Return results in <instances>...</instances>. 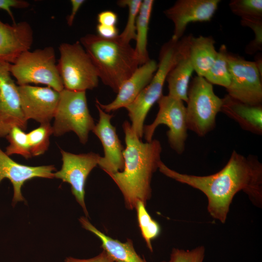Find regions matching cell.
Masks as SVG:
<instances>
[{
  "label": "cell",
  "instance_id": "obj_1",
  "mask_svg": "<svg viewBox=\"0 0 262 262\" xmlns=\"http://www.w3.org/2000/svg\"><path fill=\"white\" fill-rule=\"evenodd\" d=\"M158 169L166 176L202 192L208 199L210 215L222 223L226 221L235 195L244 192L256 206L262 205V164L254 155L245 156L234 150L218 172L208 176L179 173L162 161Z\"/></svg>",
  "mask_w": 262,
  "mask_h": 262
},
{
  "label": "cell",
  "instance_id": "obj_2",
  "mask_svg": "<svg viewBox=\"0 0 262 262\" xmlns=\"http://www.w3.org/2000/svg\"><path fill=\"white\" fill-rule=\"evenodd\" d=\"M123 129L126 144L124 169L109 176L121 192L126 208L133 210L138 201L146 205L151 198V179L161 161L162 148L156 139L142 142L128 121L123 123Z\"/></svg>",
  "mask_w": 262,
  "mask_h": 262
},
{
  "label": "cell",
  "instance_id": "obj_3",
  "mask_svg": "<svg viewBox=\"0 0 262 262\" xmlns=\"http://www.w3.org/2000/svg\"><path fill=\"white\" fill-rule=\"evenodd\" d=\"M80 42L93 63L99 79L115 93L140 66L134 48L118 35L105 39L88 34Z\"/></svg>",
  "mask_w": 262,
  "mask_h": 262
},
{
  "label": "cell",
  "instance_id": "obj_4",
  "mask_svg": "<svg viewBox=\"0 0 262 262\" xmlns=\"http://www.w3.org/2000/svg\"><path fill=\"white\" fill-rule=\"evenodd\" d=\"M10 70L17 85L42 84L59 92L64 89L52 47L23 52Z\"/></svg>",
  "mask_w": 262,
  "mask_h": 262
},
{
  "label": "cell",
  "instance_id": "obj_5",
  "mask_svg": "<svg viewBox=\"0 0 262 262\" xmlns=\"http://www.w3.org/2000/svg\"><path fill=\"white\" fill-rule=\"evenodd\" d=\"M186 108L188 130L203 137L214 129L221 112L222 98L214 93L213 84L196 76L190 82Z\"/></svg>",
  "mask_w": 262,
  "mask_h": 262
},
{
  "label": "cell",
  "instance_id": "obj_6",
  "mask_svg": "<svg viewBox=\"0 0 262 262\" xmlns=\"http://www.w3.org/2000/svg\"><path fill=\"white\" fill-rule=\"evenodd\" d=\"M60 95L52 126L53 134L60 136L73 131L81 143L86 144L96 125L88 108L86 92L64 88Z\"/></svg>",
  "mask_w": 262,
  "mask_h": 262
},
{
  "label": "cell",
  "instance_id": "obj_7",
  "mask_svg": "<svg viewBox=\"0 0 262 262\" xmlns=\"http://www.w3.org/2000/svg\"><path fill=\"white\" fill-rule=\"evenodd\" d=\"M177 42L170 39L162 46L157 69L151 81L135 100L125 108L131 128L140 139L143 136L144 121L149 111L163 95L164 85L173 63Z\"/></svg>",
  "mask_w": 262,
  "mask_h": 262
},
{
  "label": "cell",
  "instance_id": "obj_8",
  "mask_svg": "<svg viewBox=\"0 0 262 262\" xmlns=\"http://www.w3.org/2000/svg\"><path fill=\"white\" fill-rule=\"evenodd\" d=\"M58 67L65 89L85 91L98 84V71L80 41L63 43L59 47Z\"/></svg>",
  "mask_w": 262,
  "mask_h": 262
},
{
  "label": "cell",
  "instance_id": "obj_9",
  "mask_svg": "<svg viewBox=\"0 0 262 262\" xmlns=\"http://www.w3.org/2000/svg\"><path fill=\"white\" fill-rule=\"evenodd\" d=\"M157 103L159 111L156 117L151 124L144 127L145 139L151 141L157 127L164 124L169 128L166 135L170 147L178 154H181L185 150L188 137L184 102L168 95H163Z\"/></svg>",
  "mask_w": 262,
  "mask_h": 262
},
{
  "label": "cell",
  "instance_id": "obj_10",
  "mask_svg": "<svg viewBox=\"0 0 262 262\" xmlns=\"http://www.w3.org/2000/svg\"><path fill=\"white\" fill-rule=\"evenodd\" d=\"M228 61L230 82L227 95L246 104L262 105V73L256 62L229 52Z\"/></svg>",
  "mask_w": 262,
  "mask_h": 262
},
{
  "label": "cell",
  "instance_id": "obj_11",
  "mask_svg": "<svg viewBox=\"0 0 262 262\" xmlns=\"http://www.w3.org/2000/svg\"><path fill=\"white\" fill-rule=\"evenodd\" d=\"M60 151L63 164L61 169L54 173V177L70 184L72 194L88 217L84 200L85 182L90 172L98 164L101 156L92 152L76 154L63 149Z\"/></svg>",
  "mask_w": 262,
  "mask_h": 262
},
{
  "label": "cell",
  "instance_id": "obj_12",
  "mask_svg": "<svg viewBox=\"0 0 262 262\" xmlns=\"http://www.w3.org/2000/svg\"><path fill=\"white\" fill-rule=\"evenodd\" d=\"M10 64L0 63V138L18 127L25 131L27 120L22 112L18 85L12 79Z\"/></svg>",
  "mask_w": 262,
  "mask_h": 262
},
{
  "label": "cell",
  "instance_id": "obj_13",
  "mask_svg": "<svg viewBox=\"0 0 262 262\" xmlns=\"http://www.w3.org/2000/svg\"><path fill=\"white\" fill-rule=\"evenodd\" d=\"M20 105L25 118L40 124L50 123L60 99V92L47 86L18 85Z\"/></svg>",
  "mask_w": 262,
  "mask_h": 262
},
{
  "label": "cell",
  "instance_id": "obj_14",
  "mask_svg": "<svg viewBox=\"0 0 262 262\" xmlns=\"http://www.w3.org/2000/svg\"><path fill=\"white\" fill-rule=\"evenodd\" d=\"M220 0H178L164 13L174 24L171 39L178 41L188 25L192 22L211 20L218 8Z\"/></svg>",
  "mask_w": 262,
  "mask_h": 262
},
{
  "label": "cell",
  "instance_id": "obj_15",
  "mask_svg": "<svg viewBox=\"0 0 262 262\" xmlns=\"http://www.w3.org/2000/svg\"><path fill=\"white\" fill-rule=\"evenodd\" d=\"M99 120L92 131L98 138L103 148L104 156L100 157L98 165L108 175L122 171L124 167V148L111 120L113 117L97 104Z\"/></svg>",
  "mask_w": 262,
  "mask_h": 262
},
{
  "label": "cell",
  "instance_id": "obj_16",
  "mask_svg": "<svg viewBox=\"0 0 262 262\" xmlns=\"http://www.w3.org/2000/svg\"><path fill=\"white\" fill-rule=\"evenodd\" d=\"M190 35L177 43L172 66L167 74L168 95L186 102L190 78L194 71L190 57Z\"/></svg>",
  "mask_w": 262,
  "mask_h": 262
},
{
  "label": "cell",
  "instance_id": "obj_17",
  "mask_svg": "<svg viewBox=\"0 0 262 262\" xmlns=\"http://www.w3.org/2000/svg\"><path fill=\"white\" fill-rule=\"evenodd\" d=\"M55 170L52 165L32 166L20 164L0 148V183L5 178L11 182L14 190L13 205L25 200L21 188L25 181L35 178L52 179Z\"/></svg>",
  "mask_w": 262,
  "mask_h": 262
},
{
  "label": "cell",
  "instance_id": "obj_18",
  "mask_svg": "<svg viewBox=\"0 0 262 262\" xmlns=\"http://www.w3.org/2000/svg\"><path fill=\"white\" fill-rule=\"evenodd\" d=\"M33 40V30L27 21L11 25L0 19V63L13 64L30 49Z\"/></svg>",
  "mask_w": 262,
  "mask_h": 262
},
{
  "label": "cell",
  "instance_id": "obj_19",
  "mask_svg": "<svg viewBox=\"0 0 262 262\" xmlns=\"http://www.w3.org/2000/svg\"><path fill=\"white\" fill-rule=\"evenodd\" d=\"M158 67L154 60L150 59L139 66L120 86L115 99L110 103L103 104L96 99V104L104 111L109 113L131 103L140 92L150 82Z\"/></svg>",
  "mask_w": 262,
  "mask_h": 262
},
{
  "label": "cell",
  "instance_id": "obj_20",
  "mask_svg": "<svg viewBox=\"0 0 262 262\" xmlns=\"http://www.w3.org/2000/svg\"><path fill=\"white\" fill-rule=\"evenodd\" d=\"M221 112L236 121L245 131L262 134V105H251L228 95L222 98Z\"/></svg>",
  "mask_w": 262,
  "mask_h": 262
},
{
  "label": "cell",
  "instance_id": "obj_21",
  "mask_svg": "<svg viewBox=\"0 0 262 262\" xmlns=\"http://www.w3.org/2000/svg\"><path fill=\"white\" fill-rule=\"evenodd\" d=\"M79 221L84 229L97 236L101 242L103 250L114 260L120 262H147L135 251L131 240L121 242L106 235L94 226L86 217L82 216Z\"/></svg>",
  "mask_w": 262,
  "mask_h": 262
},
{
  "label": "cell",
  "instance_id": "obj_22",
  "mask_svg": "<svg viewBox=\"0 0 262 262\" xmlns=\"http://www.w3.org/2000/svg\"><path fill=\"white\" fill-rule=\"evenodd\" d=\"M190 57L194 71L197 76L204 77L216 58L217 51L215 41L211 36L190 35Z\"/></svg>",
  "mask_w": 262,
  "mask_h": 262
},
{
  "label": "cell",
  "instance_id": "obj_23",
  "mask_svg": "<svg viewBox=\"0 0 262 262\" xmlns=\"http://www.w3.org/2000/svg\"><path fill=\"white\" fill-rule=\"evenodd\" d=\"M154 1L142 0L136 22V46L135 51L140 66L150 60L147 49L149 21Z\"/></svg>",
  "mask_w": 262,
  "mask_h": 262
},
{
  "label": "cell",
  "instance_id": "obj_24",
  "mask_svg": "<svg viewBox=\"0 0 262 262\" xmlns=\"http://www.w3.org/2000/svg\"><path fill=\"white\" fill-rule=\"evenodd\" d=\"M229 52L225 45H221L213 65L204 78L212 84L227 88L230 82L228 56Z\"/></svg>",
  "mask_w": 262,
  "mask_h": 262
},
{
  "label": "cell",
  "instance_id": "obj_25",
  "mask_svg": "<svg viewBox=\"0 0 262 262\" xmlns=\"http://www.w3.org/2000/svg\"><path fill=\"white\" fill-rule=\"evenodd\" d=\"M142 201H138L135 209L137 213L138 226L142 236L147 246L151 252H153L152 241L157 238L161 233V227L159 223L153 219Z\"/></svg>",
  "mask_w": 262,
  "mask_h": 262
},
{
  "label": "cell",
  "instance_id": "obj_26",
  "mask_svg": "<svg viewBox=\"0 0 262 262\" xmlns=\"http://www.w3.org/2000/svg\"><path fill=\"white\" fill-rule=\"evenodd\" d=\"M6 138L9 145L4 152L8 156L19 155L27 159L32 157L28 134L23 130L18 127H14Z\"/></svg>",
  "mask_w": 262,
  "mask_h": 262
},
{
  "label": "cell",
  "instance_id": "obj_27",
  "mask_svg": "<svg viewBox=\"0 0 262 262\" xmlns=\"http://www.w3.org/2000/svg\"><path fill=\"white\" fill-rule=\"evenodd\" d=\"M27 134L32 157L42 155L49 148V138L53 134L52 126L50 123L41 124Z\"/></svg>",
  "mask_w": 262,
  "mask_h": 262
},
{
  "label": "cell",
  "instance_id": "obj_28",
  "mask_svg": "<svg viewBox=\"0 0 262 262\" xmlns=\"http://www.w3.org/2000/svg\"><path fill=\"white\" fill-rule=\"evenodd\" d=\"M142 0H120L117 5L122 7H128V15L127 23L123 31L118 35L124 42L130 43L136 39V22Z\"/></svg>",
  "mask_w": 262,
  "mask_h": 262
},
{
  "label": "cell",
  "instance_id": "obj_29",
  "mask_svg": "<svg viewBox=\"0 0 262 262\" xmlns=\"http://www.w3.org/2000/svg\"><path fill=\"white\" fill-rule=\"evenodd\" d=\"M229 7L233 14L241 18H262V0H232Z\"/></svg>",
  "mask_w": 262,
  "mask_h": 262
},
{
  "label": "cell",
  "instance_id": "obj_30",
  "mask_svg": "<svg viewBox=\"0 0 262 262\" xmlns=\"http://www.w3.org/2000/svg\"><path fill=\"white\" fill-rule=\"evenodd\" d=\"M205 255V248L203 246L186 250L173 248L169 260L161 262H203Z\"/></svg>",
  "mask_w": 262,
  "mask_h": 262
},
{
  "label": "cell",
  "instance_id": "obj_31",
  "mask_svg": "<svg viewBox=\"0 0 262 262\" xmlns=\"http://www.w3.org/2000/svg\"><path fill=\"white\" fill-rule=\"evenodd\" d=\"M242 25L249 27L255 35V38L246 47V52L249 54L255 53L262 48V18H241Z\"/></svg>",
  "mask_w": 262,
  "mask_h": 262
},
{
  "label": "cell",
  "instance_id": "obj_32",
  "mask_svg": "<svg viewBox=\"0 0 262 262\" xmlns=\"http://www.w3.org/2000/svg\"><path fill=\"white\" fill-rule=\"evenodd\" d=\"M29 6V3L23 0H0V9L4 10L8 14L13 21V23L16 22L11 11V8L23 9Z\"/></svg>",
  "mask_w": 262,
  "mask_h": 262
},
{
  "label": "cell",
  "instance_id": "obj_33",
  "mask_svg": "<svg viewBox=\"0 0 262 262\" xmlns=\"http://www.w3.org/2000/svg\"><path fill=\"white\" fill-rule=\"evenodd\" d=\"M65 262H115V260L105 250H103L97 256L89 259H78L72 257H66Z\"/></svg>",
  "mask_w": 262,
  "mask_h": 262
},
{
  "label": "cell",
  "instance_id": "obj_34",
  "mask_svg": "<svg viewBox=\"0 0 262 262\" xmlns=\"http://www.w3.org/2000/svg\"><path fill=\"white\" fill-rule=\"evenodd\" d=\"M97 20L99 24L114 26L117 22V16L112 11L105 10L98 15Z\"/></svg>",
  "mask_w": 262,
  "mask_h": 262
},
{
  "label": "cell",
  "instance_id": "obj_35",
  "mask_svg": "<svg viewBox=\"0 0 262 262\" xmlns=\"http://www.w3.org/2000/svg\"><path fill=\"white\" fill-rule=\"evenodd\" d=\"M98 35L105 39H113L119 35L116 26H106L98 24L96 27Z\"/></svg>",
  "mask_w": 262,
  "mask_h": 262
},
{
  "label": "cell",
  "instance_id": "obj_36",
  "mask_svg": "<svg viewBox=\"0 0 262 262\" xmlns=\"http://www.w3.org/2000/svg\"><path fill=\"white\" fill-rule=\"evenodd\" d=\"M85 1L84 0H71V11L69 15L66 18V21L68 26H71L73 25L75 17L82 6Z\"/></svg>",
  "mask_w": 262,
  "mask_h": 262
},
{
  "label": "cell",
  "instance_id": "obj_37",
  "mask_svg": "<svg viewBox=\"0 0 262 262\" xmlns=\"http://www.w3.org/2000/svg\"><path fill=\"white\" fill-rule=\"evenodd\" d=\"M115 262H119V261H116Z\"/></svg>",
  "mask_w": 262,
  "mask_h": 262
}]
</instances>
